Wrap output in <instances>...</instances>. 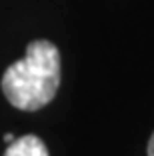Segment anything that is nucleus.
I'll list each match as a JSON object with an SVG mask.
<instances>
[{
  "label": "nucleus",
  "instance_id": "obj_1",
  "mask_svg": "<svg viewBox=\"0 0 154 156\" xmlns=\"http://www.w3.org/2000/svg\"><path fill=\"white\" fill-rule=\"evenodd\" d=\"M60 86V52L48 40H34L26 46V56L4 70L2 92L18 110H40Z\"/></svg>",
  "mask_w": 154,
  "mask_h": 156
},
{
  "label": "nucleus",
  "instance_id": "obj_2",
  "mask_svg": "<svg viewBox=\"0 0 154 156\" xmlns=\"http://www.w3.org/2000/svg\"><path fill=\"white\" fill-rule=\"evenodd\" d=\"M4 156H48V148L38 136L26 134V136L14 138L8 144Z\"/></svg>",
  "mask_w": 154,
  "mask_h": 156
},
{
  "label": "nucleus",
  "instance_id": "obj_3",
  "mask_svg": "<svg viewBox=\"0 0 154 156\" xmlns=\"http://www.w3.org/2000/svg\"><path fill=\"white\" fill-rule=\"evenodd\" d=\"M148 156H154V132H152L150 142H148Z\"/></svg>",
  "mask_w": 154,
  "mask_h": 156
},
{
  "label": "nucleus",
  "instance_id": "obj_4",
  "mask_svg": "<svg viewBox=\"0 0 154 156\" xmlns=\"http://www.w3.org/2000/svg\"><path fill=\"white\" fill-rule=\"evenodd\" d=\"M12 140H14V136H12L10 132H6V134H4V142H8V144H10Z\"/></svg>",
  "mask_w": 154,
  "mask_h": 156
}]
</instances>
